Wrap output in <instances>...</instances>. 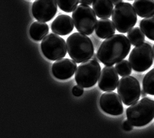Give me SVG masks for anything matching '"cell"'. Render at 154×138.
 Here are the masks:
<instances>
[{
	"label": "cell",
	"mask_w": 154,
	"mask_h": 138,
	"mask_svg": "<svg viewBox=\"0 0 154 138\" xmlns=\"http://www.w3.org/2000/svg\"><path fill=\"white\" fill-rule=\"evenodd\" d=\"M131 49V42L126 36L114 34L103 42L96 54L102 64L113 65L125 58Z\"/></svg>",
	"instance_id": "obj_1"
},
{
	"label": "cell",
	"mask_w": 154,
	"mask_h": 138,
	"mask_svg": "<svg viewBox=\"0 0 154 138\" xmlns=\"http://www.w3.org/2000/svg\"><path fill=\"white\" fill-rule=\"evenodd\" d=\"M67 52L76 63H82L92 58L94 51L92 41L81 32H74L67 39Z\"/></svg>",
	"instance_id": "obj_2"
},
{
	"label": "cell",
	"mask_w": 154,
	"mask_h": 138,
	"mask_svg": "<svg viewBox=\"0 0 154 138\" xmlns=\"http://www.w3.org/2000/svg\"><path fill=\"white\" fill-rule=\"evenodd\" d=\"M126 114L128 120L133 126H145L154 118V100L143 98L128 107Z\"/></svg>",
	"instance_id": "obj_3"
},
{
	"label": "cell",
	"mask_w": 154,
	"mask_h": 138,
	"mask_svg": "<svg viewBox=\"0 0 154 138\" xmlns=\"http://www.w3.org/2000/svg\"><path fill=\"white\" fill-rule=\"evenodd\" d=\"M112 20L117 31L125 34L136 25L137 16L131 4L122 2L113 9Z\"/></svg>",
	"instance_id": "obj_4"
},
{
	"label": "cell",
	"mask_w": 154,
	"mask_h": 138,
	"mask_svg": "<svg viewBox=\"0 0 154 138\" xmlns=\"http://www.w3.org/2000/svg\"><path fill=\"white\" fill-rule=\"evenodd\" d=\"M72 19L77 31L86 35L92 34L97 22L96 15L92 8L82 4L73 11Z\"/></svg>",
	"instance_id": "obj_5"
},
{
	"label": "cell",
	"mask_w": 154,
	"mask_h": 138,
	"mask_svg": "<svg viewBox=\"0 0 154 138\" xmlns=\"http://www.w3.org/2000/svg\"><path fill=\"white\" fill-rule=\"evenodd\" d=\"M154 61L152 47L147 41L135 46L129 57V62L133 69L143 72L149 69Z\"/></svg>",
	"instance_id": "obj_6"
},
{
	"label": "cell",
	"mask_w": 154,
	"mask_h": 138,
	"mask_svg": "<svg viewBox=\"0 0 154 138\" xmlns=\"http://www.w3.org/2000/svg\"><path fill=\"white\" fill-rule=\"evenodd\" d=\"M101 66L98 61L90 59L82 62L77 68L75 79L83 88H91L96 84L100 76Z\"/></svg>",
	"instance_id": "obj_7"
},
{
	"label": "cell",
	"mask_w": 154,
	"mask_h": 138,
	"mask_svg": "<svg viewBox=\"0 0 154 138\" xmlns=\"http://www.w3.org/2000/svg\"><path fill=\"white\" fill-rule=\"evenodd\" d=\"M41 49L46 58L52 62L64 58L67 52L65 40L53 33L48 34L42 39Z\"/></svg>",
	"instance_id": "obj_8"
},
{
	"label": "cell",
	"mask_w": 154,
	"mask_h": 138,
	"mask_svg": "<svg viewBox=\"0 0 154 138\" xmlns=\"http://www.w3.org/2000/svg\"><path fill=\"white\" fill-rule=\"evenodd\" d=\"M141 91L139 80L132 76L122 77L119 80L117 86L118 94L126 106H131L139 100Z\"/></svg>",
	"instance_id": "obj_9"
},
{
	"label": "cell",
	"mask_w": 154,
	"mask_h": 138,
	"mask_svg": "<svg viewBox=\"0 0 154 138\" xmlns=\"http://www.w3.org/2000/svg\"><path fill=\"white\" fill-rule=\"evenodd\" d=\"M56 0H35L32 5V14L38 21H51L57 12Z\"/></svg>",
	"instance_id": "obj_10"
},
{
	"label": "cell",
	"mask_w": 154,
	"mask_h": 138,
	"mask_svg": "<svg viewBox=\"0 0 154 138\" xmlns=\"http://www.w3.org/2000/svg\"><path fill=\"white\" fill-rule=\"evenodd\" d=\"M99 104L105 113L112 116H119L123 112L122 101L116 92H107L100 97Z\"/></svg>",
	"instance_id": "obj_11"
},
{
	"label": "cell",
	"mask_w": 154,
	"mask_h": 138,
	"mask_svg": "<svg viewBox=\"0 0 154 138\" xmlns=\"http://www.w3.org/2000/svg\"><path fill=\"white\" fill-rule=\"evenodd\" d=\"M119 76L113 65H106L101 71L98 86L103 92L114 91L119 82Z\"/></svg>",
	"instance_id": "obj_12"
},
{
	"label": "cell",
	"mask_w": 154,
	"mask_h": 138,
	"mask_svg": "<svg viewBox=\"0 0 154 138\" xmlns=\"http://www.w3.org/2000/svg\"><path fill=\"white\" fill-rule=\"evenodd\" d=\"M76 62L69 58H61L52 65L53 75L59 80H67L71 78L77 70Z\"/></svg>",
	"instance_id": "obj_13"
},
{
	"label": "cell",
	"mask_w": 154,
	"mask_h": 138,
	"mask_svg": "<svg viewBox=\"0 0 154 138\" xmlns=\"http://www.w3.org/2000/svg\"><path fill=\"white\" fill-rule=\"evenodd\" d=\"M74 30V22L71 17L67 15L58 16L51 24V30L55 34L64 36Z\"/></svg>",
	"instance_id": "obj_14"
},
{
	"label": "cell",
	"mask_w": 154,
	"mask_h": 138,
	"mask_svg": "<svg viewBox=\"0 0 154 138\" xmlns=\"http://www.w3.org/2000/svg\"><path fill=\"white\" fill-rule=\"evenodd\" d=\"M93 9L100 19H108L113 11L114 5L110 0H93Z\"/></svg>",
	"instance_id": "obj_15"
},
{
	"label": "cell",
	"mask_w": 154,
	"mask_h": 138,
	"mask_svg": "<svg viewBox=\"0 0 154 138\" xmlns=\"http://www.w3.org/2000/svg\"><path fill=\"white\" fill-rule=\"evenodd\" d=\"M95 32L96 35L100 39L108 38L114 35L116 27L114 23L109 19H101L97 22Z\"/></svg>",
	"instance_id": "obj_16"
},
{
	"label": "cell",
	"mask_w": 154,
	"mask_h": 138,
	"mask_svg": "<svg viewBox=\"0 0 154 138\" xmlns=\"http://www.w3.org/2000/svg\"><path fill=\"white\" fill-rule=\"evenodd\" d=\"M133 7L137 15L141 17L154 14V0H135Z\"/></svg>",
	"instance_id": "obj_17"
},
{
	"label": "cell",
	"mask_w": 154,
	"mask_h": 138,
	"mask_svg": "<svg viewBox=\"0 0 154 138\" xmlns=\"http://www.w3.org/2000/svg\"><path fill=\"white\" fill-rule=\"evenodd\" d=\"M49 31V28L46 23L37 21L31 24L29 29V34L33 40L40 41L46 37Z\"/></svg>",
	"instance_id": "obj_18"
},
{
	"label": "cell",
	"mask_w": 154,
	"mask_h": 138,
	"mask_svg": "<svg viewBox=\"0 0 154 138\" xmlns=\"http://www.w3.org/2000/svg\"><path fill=\"white\" fill-rule=\"evenodd\" d=\"M139 26L146 37L154 41V14L142 19L140 22Z\"/></svg>",
	"instance_id": "obj_19"
},
{
	"label": "cell",
	"mask_w": 154,
	"mask_h": 138,
	"mask_svg": "<svg viewBox=\"0 0 154 138\" xmlns=\"http://www.w3.org/2000/svg\"><path fill=\"white\" fill-rule=\"evenodd\" d=\"M127 38L133 46H137L145 40V35L141 30L137 27L133 28L127 34Z\"/></svg>",
	"instance_id": "obj_20"
},
{
	"label": "cell",
	"mask_w": 154,
	"mask_h": 138,
	"mask_svg": "<svg viewBox=\"0 0 154 138\" xmlns=\"http://www.w3.org/2000/svg\"><path fill=\"white\" fill-rule=\"evenodd\" d=\"M143 89L147 94L154 95V68L147 72L144 77Z\"/></svg>",
	"instance_id": "obj_21"
},
{
	"label": "cell",
	"mask_w": 154,
	"mask_h": 138,
	"mask_svg": "<svg viewBox=\"0 0 154 138\" xmlns=\"http://www.w3.org/2000/svg\"><path fill=\"white\" fill-rule=\"evenodd\" d=\"M59 8L65 12L71 13L77 8L79 0H56Z\"/></svg>",
	"instance_id": "obj_22"
},
{
	"label": "cell",
	"mask_w": 154,
	"mask_h": 138,
	"mask_svg": "<svg viewBox=\"0 0 154 138\" xmlns=\"http://www.w3.org/2000/svg\"><path fill=\"white\" fill-rule=\"evenodd\" d=\"M115 68L118 75L121 76H128L132 72L131 65L128 60H122L117 62Z\"/></svg>",
	"instance_id": "obj_23"
},
{
	"label": "cell",
	"mask_w": 154,
	"mask_h": 138,
	"mask_svg": "<svg viewBox=\"0 0 154 138\" xmlns=\"http://www.w3.org/2000/svg\"><path fill=\"white\" fill-rule=\"evenodd\" d=\"M72 93L75 97H80L84 93V88L79 85H76L72 88Z\"/></svg>",
	"instance_id": "obj_24"
},
{
	"label": "cell",
	"mask_w": 154,
	"mask_h": 138,
	"mask_svg": "<svg viewBox=\"0 0 154 138\" xmlns=\"http://www.w3.org/2000/svg\"><path fill=\"white\" fill-rule=\"evenodd\" d=\"M122 127L123 130L126 131H131L133 129V125L128 120L123 122Z\"/></svg>",
	"instance_id": "obj_25"
},
{
	"label": "cell",
	"mask_w": 154,
	"mask_h": 138,
	"mask_svg": "<svg viewBox=\"0 0 154 138\" xmlns=\"http://www.w3.org/2000/svg\"><path fill=\"white\" fill-rule=\"evenodd\" d=\"M79 2L82 4H85L90 6L92 5L93 0H79Z\"/></svg>",
	"instance_id": "obj_26"
},
{
	"label": "cell",
	"mask_w": 154,
	"mask_h": 138,
	"mask_svg": "<svg viewBox=\"0 0 154 138\" xmlns=\"http://www.w3.org/2000/svg\"><path fill=\"white\" fill-rule=\"evenodd\" d=\"M114 5H117L118 4L122 2L123 0H110Z\"/></svg>",
	"instance_id": "obj_27"
},
{
	"label": "cell",
	"mask_w": 154,
	"mask_h": 138,
	"mask_svg": "<svg viewBox=\"0 0 154 138\" xmlns=\"http://www.w3.org/2000/svg\"><path fill=\"white\" fill-rule=\"evenodd\" d=\"M146 95H147V93L144 90L141 91V97L145 98V97H146Z\"/></svg>",
	"instance_id": "obj_28"
},
{
	"label": "cell",
	"mask_w": 154,
	"mask_h": 138,
	"mask_svg": "<svg viewBox=\"0 0 154 138\" xmlns=\"http://www.w3.org/2000/svg\"><path fill=\"white\" fill-rule=\"evenodd\" d=\"M92 59L94 60H96V61H99V58H98V57H97V54H93L92 57Z\"/></svg>",
	"instance_id": "obj_29"
},
{
	"label": "cell",
	"mask_w": 154,
	"mask_h": 138,
	"mask_svg": "<svg viewBox=\"0 0 154 138\" xmlns=\"http://www.w3.org/2000/svg\"><path fill=\"white\" fill-rule=\"evenodd\" d=\"M152 52H153V57H154V45H153V47H152Z\"/></svg>",
	"instance_id": "obj_30"
},
{
	"label": "cell",
	"mask_w": 154,
	"mask_h": 138,
	"mask_svg": "<svg viewBox=\"0 0 154 138\" xmlns=\"http://www.w3.org/2000/svg\"><path fill=\"white\" fill-rule=\"evenodd\" d=\"M128 1H133V0H128Z\"/></svg>",
	"instance_id": "obj_31"
}]
</instances>
